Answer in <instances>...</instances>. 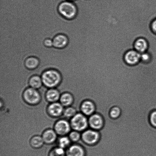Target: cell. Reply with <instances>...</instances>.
<instances>
[{"mask_svg": "<svg viewBox=\"0 0 156 156\" xmlns=\"http://www.w3.org/2000/svg\"><path fill=\"white\" fill-rule=\"evenodd\" d=\"M41 77L43 85L48 88L57 87L62 81V76L60 72L53 69L45 70Z\"/></svg>", "mask_w": 156, "mask_h": 156, "instance_id": "6da1fadb", "label": "cell"}, {"mask_svg": "<svg viewBox=\"0 0 156 156\" xmlns=\"http://www.w3.org/2000/svg\"><path fill=\"white\" fill-rule=\"evenodd\" d=\"M58 11L62 17L68 20L74 19L77 16V8L73 2L65 1L62 2L58 7Z\"/></svg>", "mask_w": 156, "mask_h": 156, "instance_id": "7a4b0ae2", "label": "cell"}, {"mask_svg": "<svg viewBox=\"0 0 156 156\" xmlns=\"http://www.w3.org/2000/svg\"><path fill=\"white\" fill-rule=\"evenodd\" d=\"M88 117L81 112H78L71 120V128L75 131L83 132L89 128Z\"/></svg>", "mask_w": 156, "mask_h": 156, "instance_id": "3957f363", "label": "cell"}, {"mask_svg": "<svg viewBox=\"0 0 156 156\" xmlns=\"http://www.w3.org/2000/svg\"><path fill=\"white\" fill-rule=\"evenodd\" d=\"M23 97L24 101L30 105H37L40 103L42 98L40 93L36 89L30 87L24 90Z\"/></svg>", "mask_w": 156, "mask_h": 156, "instance_id": "277c9868", "label": "cell"}, {"mask_svg": "<svg viewBox=\"0 0 156 156\" xmlns=\"http://www.w3.org/2000/svg\"><path fill=\"white\" fill-rule=\"evenodd\" d=\"M100 134L98 131L89 128L82 132L81 140L86 144L89 145L96 144L100 139Z\"/></svg>", "mask_w": 156, "mask_h": 156, "instance_id": "5b68a950", "label": "cell"}, {"mask_svg": "<svg viewBox=\"0 0 156 156\" xmlns=\"http://www.w3.org/2000/svg\"><path fill=\"white\" fill-rule=\"evenodd\" d=\"M89 128L99 131L102 129L104 125L103 118L100 114L95 113L88 117Z\"/></svg>", "mask_w": 156, "mask_h": 156, "instance_id": "8992f818", "label": "cell"}, {"mask_svg": "<svg viewBox=\"0 0 156 156\" xmlns=\"http://www.w3.org/2000/svg\"><path fill=\"white\" fill-rule=\"evenodd\" d=\"M71 125L67 120L61 119L55 123L54 125V130L58 135L65 136L70 132Z\"/></svg>", "mask_w": 156, "mask_h": 156, "instance_id": "52a82bcc", "label": "cell"}, {"mask_svg": "<svg viewBox=\"0 0 156 156\" xmlns=\"http://www.w3.org/2000/svg\"><path fill=\"white\" fill-rule=\"evenodd\" d=\"M124 59L128 65H136L140 62V53L134 49L130 50L125 53Z\"/></svg>", "mask_w": 156, "mask_h": 156, "instance_id": "ba28073f", "label": "cell"}, {"mask_svg": "<svg viewBox=\"0 0 156 156\" xmlns=\"http://www.w3.org/2000/svg\"><path fill=\"white\" fill-rule=\"evenodd\" d=\"M63 106L59 102H55L49 105L47 111L49 115L52 117H58L64 112Z\"/></svg>", "mask_w": 156, "mask_h": 156, "instance_id": "9c48e42d", "label": "cell"}, {"mask_svg": "<svg viewBox=\"0 0 156 156\" xmlns=\"http://www.w3.org/2000/svg\"><path fill=\"white\" fill-rule=\"evenodd\" d=\"M66 156H86L85 149L81 145L77 144L70 146L66 152Z\"/></svg>", "mask_w": 156, "mask_h": 156, "instance_id": "30bf717a", "label": "cell"}, {"mask_svg": "<svg viewBox=\"0 0 156 156\" xmlns=\"http://www.w3.org/2000/svg\"><path fill=\"white\" fill-rule=\"evenodd\" d=\"M96 107L94 104L90 100H85L82 102L80 106L81 112L89 117L95 113Z\"/></svg>", "mask_w": 156, "mask_h": 156, "instance_id": "8fae6325", "label": "cell"}, {"mask_svg": "<svg viewBox=\"0 0 156 156\" xmlns=\"http://www.w3.org/2000/svg\"><path fill=\"white\" fill-rule=\"evenodd\" d=\"M53 46L55 48L62 49L68 45L69 40L66 35L62 34L56 35L53 39Z\"/></svg>", "mask_w": 156, "mask_h": 156, "instance_id": "7c38bea8", "label": "cell"}, {"mask_svg": "<svg viewBox=\"0 0 156 156\" xmlns=\"http://www.w3.org/2000/svg\"><path fill=\"white\" fill-rule=\"evenodd\" d=\"M148 48L149 43L147 40L144 38H138L134 42V49L140 53L147 51Z\"/></svg>", "mask_w": 156, "mask_h": 156, "instance_id": "4fadbf2b", "label": "cell"}, {"mask_svg": "<svg viewBox=\"0 0 156 156\" xmlns=\"http://www.w3.org/2000/svg\"><path fill=\"white\" fill-rule=\"evenodd\" d=\"M57 134L55 130L48 129L44 131L42 137L44 143L47 144H51L55 141L57 138Z\"/></svg>", "mask_w": 156, "mask_h": 156, "instance_id": "5bb4252c", "label": "cell"}, {"mask_svg": "<svg viewBox=\"0 0 156 156\" xmlns=\"http://www.w3.org/2000/svg\"><path fill=\"white\" fill-rule=\"evenodd\" d=\"M60 92L54 88H50L45 94L46 99L51 103L57 102L60 99Z\"/></svg>", "mask_w": 156, "mask_h": 156, "instance_id": "9a60e30c", "label": "cell"}, {"mask_svg": "<svg viewBox=\"0 0 156 156\" xmlns=\"http://www.w3.org/2000/svg\"><path fill=\"white\" fill-rule=\"evenodd\" d=\"M59 100L60 103L63 106L68 107L73 105L74 101V98L71 93L65 92L61 95Z\"/></svg>", "mask_w": 156, "mask_h": 156, "instance_id": "2e32d148", "label": "cell"}, {"mask_svg": "<svg viewBox=\"0 0 156 156\" xmlns=\"http://www.w3.org/2000/svg\"><path fill=\"white\" fill-rule=\"evenodd\" d=\"M39 59L35 56H30L26 59L25 66L27 68L30 70H34L39 66Z\"/></svg>", "mask_w": 156, "mask_h": 156, "instance_id": "e0dca14e", "label": "cell"}, {"mask_svg": "<svg viewBox=\"0 0 156 156\" xmlns=\"http://www.w3.org/2000/svg\"><path fill=\"white\" fill-rule=\"evenodd\" d=\"M29 85L30 87L36 89L41 88L43 85L41 76L36 75L32 76L29 80Z\"/></svg>", "mask_w": 156, "mask_h": 156, "instance_id": "ac0fdd59", "label": "cell"}, {"mask_svg": "<svg viewBox=\"0 0 156 156\" xmlns=\"http://www.w3.org/2000/svg\"><path fill=\"white\" fill-rule=\"evenodd\" d=\"M44 143L42 137L39 135H36L32 137L30 142V146L35 149H38L42 147Z\"/></svg>", "mask_w": 156, "mask_h": 156, "instance_id": "d6986e66", "label": "cell"}, {"mask_svg": "<svg viewBox=\"0 0 156 156\" xmlns=\"http://www.w3.org/2000/svg\"><path fill=\"white\" fill-rule=\"evenodd\" d=\"M49 156H66L64 149L59 147L54 148L50 151Z\"/></svg>", "mask_w": 156, "mask_h": 156, "instance_id": "ffe728a7", "label": "cell"}, {"mask_svg": "<svg viewBox=\"0 0 156 156\" xmlns=\"http://www.w3.org/2000/svg\"><path fill=\"white\" fill-rule=\"evenodd\" d=\"M77 110L73 107H68L64 111V115L67 118H72L77 113Z\"/></svg>", "mask_w": 156, "mask_h": 156, "instance_id": "44dd1931", "label": "cell"}, {"mask_svg": "<svg viewBox=\"0 0 156 156\" xmlns=\"http://www.w3.org/2000/svg\"><path fill=\"white\" fill-rule=\"evenodd\" d=\"M71 140L68 137L66 136H62L58 140L59 147L65 149L69 146Z\"/></svg>", "mask_w": 156, "mask_h": 156, "instance_id": "7402d4cb", "label": "cell"}, {"mask_svg": "<svg viewBox=\"0 0 156 156\" xmlns=\"http://www.w3.org/2000/svg\"><path fill=\"white\" fill-rule=\"evenodd\" d=\"M121 114V110L118 107H113L111 108L109 112L110 117L113 119L118 118Z\"/></svg>", "mask_w": 156, "mask_h": 156, "instance_id": "603a6c76", "label": "cell"}, {"mask_svg": "<svg viewBox=\"0 0 156 156\" xmlns=\"http://www.w3.org/2000/svg\"><path fill=\"white\" fill-rule=\"evenodd\" d=\"M69 138L74 142H79L81 139V134L79 131H74L70 133Z\"/></svg>", "mask_w": 156, "mask_h": 156, "instance_id": "cb8c5ba5", "label": "cell"}, {"mask_svg": "<svg viewBox=\"0 0 156 156\" xmlns=\"http://www.w3.org/2000/svg\"><path fill=\"white\" fill-rule=\"evenodd\" d=\"M152 59L150 53L146 51L145 52L140 53V61L144 63H148L151 62Z\"/></svg>", "mask_w": 156, "mask_h": 156, "instance_id": "d4e9b609", "label": "cell"}, {"mask_svg": "<svg viewBox=\"0 0 156 156\" xmlns=\"http://www.w3.org/2000/svg\"><path fill=\"white\" fill-rule=\"evenodd\" d=\"M150 122L152 126L156 128V111L151 113L149 117Z\"/></svg>", "mask_w": 156, "mask_h": 156, "instance_id": "484cf974", "label": "cell"}, {"mask_svg": "<svg viewBox=\"0 0 156 156\" xmlns=\"http://www.w3.org/2000/svg\"><path fill=\"white\" fill-rule=\"evenodd\" d=\"M43 44L45 47H51L53 46V39L47 38L44 41Z\"/></svg>", "mask_w": 156, "mask_h": 156, "instance_id": "4316f807", "label": "cell"}, {"mask_svg": "<svg viewBox=\"0 0 156 156\" xmlns=\"http://www.w3.org/2000/svg\"><path fill=\"white\" fill-rule=\"evenodd\" d=\"M151 27L152 31L156 34V18L151 23Z\"/></svg>", "mask_w": 156, "mask_h": 156, "instance_id": "83f0119b", "label": "cell"}, {"mask_svg": "<svg viewBox=\"0 0 156 156\" xmlns=\"http://www.w3.org/2000/svg\"><path fill=\"white\" fill-rule=\"evenodd\" d=\"M66 1L73 2H74L76 1V0H66Z\"/></svg>", "mask_w": 156, "mask_h": 156, "instance_id": "f1b7e54d", "label": "cell"}]
</instances>
